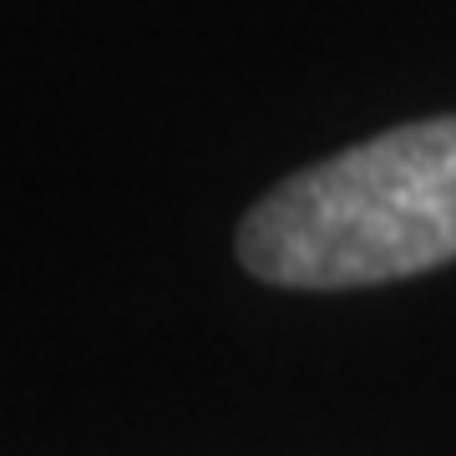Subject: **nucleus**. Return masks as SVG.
I'll use <instances>...</instances> for the list:
<instances>
[{
    "label": "nucleus",
    "instance_id": "nucleus-1",
    "mask_svg": "<svg viewBox=\"0 0 456 456\" xmlns=\"http://www.w3.org/2000/svg\"><path fill=\"white\" fill-rule=\"evenodd\" d=\"M248 274L350 289L456 259V117L391 127L294 173L239 228Z\"/></svg>",
    "mask_w": 456,
    "mask_h": 456
}]
</instances>
